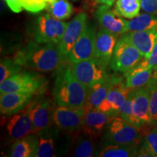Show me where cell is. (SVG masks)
Listing matches in <instances>:
<instances>
[{"label":"cell","mask_w":157,"mask_h":157,"mask_svg":"<svg viewBox=\"0 0 157 157\" xmlns=\"http://www.w3.org/2000/svg\"><path fill=\"white\" fill-rule=\"evenodd\" d=\"M14 58L20 65L39 72L52 71L60 67L63 57L58 44L29 42L23 50L15 54Z\"/></svg>","instance_id":"1"},{"label":"cell","mask_w":157,"mask_h":157,"mask_svg":"<svg viewBox=\"0 0 157 157\" xmlns=\"http://www.w3.org/2000/svg\"><path fill=\"white\" fill-rule=\"evenodd\" d=\"M53 95L58 105L81 109L85 105L87 89L75 78L70 66L59 71L55 82Z\"/></svg>","instance_id":"2"},{"label":"cell","mask_w":157,"mask_h":157,"mask_svg":"<svg viewBox=\"0 0 157 157\" xmlns=\"http://www.w3.org/2000/svg\"><path fill=\"white\" fill-rule=\"evenodd\" d=\"M62 130L52 124L36 133L37 150L36 157H56L68 153L71 144L68 135L62 136Z\"/></svg>","instance_id":"3"},{"label":"cell","mask_w":157,"mask_h":157,"mask_svg":"<svg viewBox=\"0 0 157 157\" xmlns=\"http://www.w3.org/2000/svg\"><path fill=\"white\" fill-rule=\"evenodd\" d=\"M143 59L140 51L122 34L118 39L110 65L116 72L125 74L136 67Z\"/></svg>","instance_id":"4"},{"label":"cell","mask_w":157,"mask_h":157,"mask_svg":"<svg viewBox=\"0 0 157 157\" xmlns=\"http://www.w3.org/2000/svg\"><path fill=\"white\" fill-rule=\"evenodd\" d=\"M142 134L140 128L119 117H112L104 132V139L109 144L138 145Z\"/></svg>","instance_id":"5"},{"label":"cell","mask_w":157,"mask_h":157,"mask_svg":"<svg viewBox=\"0 0 157 157\" xmlns=\"http://www.w3.org/2000/svg\"><path fill=\"white\" fill-rule=\"evenodd\" d=\"M107 67L108 64L95 58L71 63V66L74 76L87 90L107 79Z\"/></svg>","instance_id":"6"},{"label":"cell","mask_w":157,"mask_h":157,"mask_svg":"<svg viewBox=\"0 0 157 157\" xmlns=\"http://www.w3.org/2000/svg\"><path fill=\"white\" fill-rule=\"evenodd\" d=\"M44 78L31 72H21L13 75L0 84V93H37L44 88Z\"/></svg>","instance_id":"7"},{"label":"cell","mask_w":157,"mask_h":157,"mask_svg":"<svg viewBox=\"0 0 157 157\" xmlns=\"http://www.w3.org/2000/svg\"><path fill=\"white\" fill-rule=\"evenodd\" d=\"M68 23L55 18L50 13L41 15L35 25V41L39 43L59 44Z\"/></svg>","instance_id":"8"},{"label":"cell","mask_w":157,"mask_h":157,"mask_svg":"<svg viewBox=\"0 0 157 157\" xmlns=\"http://www.w3.org/2000/svg\"><path fill=\"white\" fill-rule=\"evenodd\" d=\"M84 108H71L58 105L52 113L53 124L63 132L74 134L82 130Z\"/></svg>","instance_id":"9"},{"label":"cell","mask_w":157,"mask_h":157,"mask_svg":"<svg viewBox=\"0 0 157 157\" xmlns=\"http://www.w3.org/2000/svg\"><path fill=\"white\" fill-rule=\"evenodd\" d=\"M96 32L94 27L87 24L73 48L68 53L66 60L71 63H76L90 60L95 57Z\"/></svg>","instance_id":"10"},{"label":"cell","mask_w":157,"mask_h":157,"mask_svg":"<svg viewBox=\"0 0 157 157\" xmlns=\"http://www.w3.org/2000/svg\"><path fill=\"white\" fill-rule=\"evenodd\" d=\"M87 25V15L84 13L78 14L67 24L61 40L58 44L59 50L64 60H66L68 53L81 36Z\"/></svg>","instance_id":"11"},{"label":"cell","mask_w":157,"mask_h":157,"mask_svg":"<svg viewBox=\"0 0 157 157\" xmlns=\"http://www.w3.org/2000/svg\"><path fill=\"white\" fill-rule=\"evenodd\" d=\"M54 110L52 101L49 98H42L31 102L33 133L36 134L53 124L52 113Z\"/></svg>","instance_id":"12"},{"label":"cell","mask_w":157,"mask_h":157,"mask_svg":"<svg viewBox=\"0 0 157 157\" xmlns=\"http://www.w3.org/2000/svg\"><path fill=\"white\" fill-rule=\"evenodd\" d=\"M131 90L116 78L106 98L97 109L112 117H119L121 107L126 101Z\"/></svg>","instance_id":"13"},{"label":"cell","mask_w":157,"mask_h":157,"mask_svg":"<svg viewBox=\"0 0 157 157\" xmlns=\"http://www.w3.org/2000/svg\"><path fill=\"white\" fill-rule=\"evenodd\" d=\"M6 127L10 137L15 140L33 133L31 103L22 111L12 116Z\"/></svg>","instance_id":"14"},{"label":"cell","mask_w":157,"mask_h":157,"mask_svg":"<svg viewBox=\"0 0 157 157\" xmlns=\"http://www.w3.org/2000/svg\"><path fill=\"white\" fill-rule=\"evenodd\" d=\"M95 17L103 29H107L114 34L121 36L127 30V21L116 14L111 6L102 5L95 11Z\"/></svg>","instance_id":"15"},{"label":"cell","mask_w":157,"mask_h":157,"mask_svg":"<svg viewBox=\"0 0 157 157\" xmlns=\"http://www.w3.org/2000/svg\"><path fill=\"white\" fill-rule=\"evenodd\" d=\"M119 35L107 29H100L96 34L94 58L100 59L109 65L112 58Z\"/></svg>","instance_id":"16"},{"label":"cell","mask_w":157,"mask_h":157,"mask_svg":"<svg viewBox=\"0 0 157 157\" xmlns=\"http://www.w3.org/2000/svg\"><path fill=\"white\" fill-rule=\"evenodd\" d=\"M34 95V93H7L1 94V113L5 116H13L20 112L31 103Z\"/></svg>","instance_id":"17"},{"label":"cell","mask_w":157,"mask_h":157,"mask_svg":"<svg viewBox=\"0 0 157 157\" xmlns=\"http://www.w3.org/2000/svg\"><path fill=\"white\" fill-rule=\"evenodd\" d=\"M112 117L98 109L85 111L82 131L97 139L105 129Z\"/></svg>","instance_id":"18"},{"label":"cell","mask_w":157,"mask_h":157,"mask_svg":"<svg viewBox=\"0 0 157 157\" xmlns=\"http://www.w3.org/2000/svg\"><path fill=\"white\" fill-rule=\"evenodd\" d=\"M141 54L147 58L150 56L157 40V29L140 31H129L124 34Z\"/></svg>","instance_id":"19"},{"label":"cell","mask_w":157,"mask_h":157,"mask_svg":"<svg viewBox=\"0 0 157 157\" xmlns=\"http://www.w3.org/2000/svg\"><path fill=\"white\" fill-rule=\"evenodd\" d=\"M151 88L149 84L144 87L133 89V109L137 118L144 121L145 124H151L150 106Z\"/></svg>","instance_id":"20"},{"label":"cell","mask_w":157,"mask_h":157,"mask_svg":"<svg viewBox=\"0 0 157 157\" xmlns=\"http://www.w3.org/2000/svg\"><path fill=\"white\" fill-rule=\"evenodd\" d=\"M116 78H109L105 81L95 84L93 87L87 90V96L85 105L84 106V111L97 109L106 98L108 94L114 84Z\"/></svg>","instance_id":"21"},{"label":"cell","mask_w":157,"mask_h":157,"mask_svg":"<svg viewBox=\"0 0 157 157\" xmlns=\"http://www.w3.org/2000/svg\"><path fill=\"white\" fill-rule=\"evenodd\" d=\"M96 138L81 130L72 144V155L76 157H92L96 156Z\"/></svg>","instance_id":"22"},{"label":"cell","mask_w":157,"mask_h":157,"mask_svg":"<svg viewBox=\"0 0 157 157\" xmlns=\"http://www.w3.org/2000/svg\"><path fill=\"white\" fill-rule=\"evenodd\" d=\"M37 137L31 133L17 139L12 146L10 156L13 157H36Z\"/></svg>","instance_id":"23"},{"label":"cell","mask_w":157,"mask_h":157,"mask_svg":"<svg viewBox=\"0 0 157 157\" xmlns=\"http://www.w3.org/2000/svg\"><path fill=\"white\" fill-rule=\"evenodd\" d=\"M153 71V68H140L136 66L124 74L125 85L129 89L144 87L151 79Z\"/></svg>","instance_id":"24"},{"label":"cell","mask_w":157,"mask_h":157,"mask_svg":"<svg viewBox=\"0 0 157 157\" xmlns=\"http://www.w3.org/2000/svg\"><path fill=\"white\" fill-rule=\"evenodd\" d=\"M137 145L109 144L96 155L99 157H132L137 156Z\"/></svg>","instance_id":"25"},{"label":"cell","mask_w":157,"mask_h":157,"mask_svg":"<svg viewBox=\"0 0 157 157\" xmlns=\"http://www.w3.org/2000/svg\"><path fill=\"white\" fill-rule=\"evenodd\" d=\"M157 29L156 15L150 13L139 14L134 18L127 21V30L129 31H140Z\"/></svg>","instance_id":"26"},{"label":"cell","mask_w":157,"mask_h":157,"mask_svg":"<svg viewBox=\"0 0 157 157\" xmlns=\"http://www.w3.org/2000/svg\"><path fill=\"white\" fill-rule=\"evenodd\" d=\"M140 9L141 0H117L113 11L119 16L132 19L139 15Z\"/></svg>","instance_id":"27"},{"label":"cell","mask_w":157,"mask_h":157,"mask_svg":"<svg viewBox=\"0 0 157 157\" xmlns=\"http://www.w3.org/2000/svg\"><path fill=\"white\" fill-rule=\"evenodd\" d=\"M46 10L52 17L60 21L69 18L74 11L73 6L68 0H52Z\"/></svg>","instance_id":"28"},{"label":"cell","mask_w":157,"mask_h":157,"mask_svg":"<svg viewBox=\"0 0 157 157\" xmlns=\"http://www.w3.org/2000/svg\"><path fill=\"white\" fill-rule=\"evenodd\" d=\"M119 117L122 118L127 122L134 125L137 128L141 129L146 124L144 121L140 120L135 114L134 109H133V89L131 90L126 101L121 107L120 112L119 113Z\"/></svg>","instance_id":"29"},{"label":"cell","mask_w":157,"mask_h":157,"mask_svg":"<svg viewBox=\"0 0 157 157\" xmlns=\"http://www.w3.org/2000/svg\"><path fill=\"white\" fill-rule=\"evenodd\" d=\"M22 67L14 58L2 59L0 63V82H2L19 73Z\"/></svg>","instance_id":"30"},{"label":"cell","mask_w":157,"mask_h":157,"mask_svg":"<svg viewBox=\"0 0 157 157\" xmlns=\"http://www.w3.org/2000/svg\"><path fill=\"white\" fill-rule=\"evenodd\" d=\"M149 85L151 88L150 95V111L151 124H157V82L151 79L149 82Z\"/></svg>","instance_id":"31"},{"label":"cell","mask_w":157,"mask_h":157,"mask_svg":"<svg viewBox=\"0 0 157 157\" xmlns=\"http://www.w3.org/2000/svg\"><path fill=\"white\" fill-rule=\"evenodd\" d=\"M52 0H20L23 8L33 13H36L46 9Z\"/></svg>","instance_id":"32"},{"label":"cell","mask_w":157,"mask_h":157,"mask_svg":"<svg viewBox=\"0 0 157 157\" xmlns=\"http://www.w3.org/2000/svg\"><path fill=\"white\" fill-rule=\"evenodd\" d=\"M157 66V40L155 42L154 48L150 56L147 58H144L142 62L137 66L140 68H153L154 69Z\"/></svg>","instance_id":"33"},{"label":"cell","mask_w":157,"mask_h":157,"mask_svg":"<svg viewBox=\"0 0 157 157\" xmlns=\"http://www.w3.org/2000/svg\"><path fill=\"white\" fill-rule=\"evenodd\" d=\"M144 142L151 151L154 157H157V126L149 131L145 137Z\"/></svg>","instance_id":"34"},{"label":"cell","mask_w":157,"mask_h":157,"mask_svg":"<svg viewBox=\"0 0 157 157\" xmlns=\"http://www.w3.org/2000/svg\"><path fill=\"white\" fill-rule=\"evenodd\" d=\"M141 9L145 13L157 15V0H141Z\"/></svg>","instance_id":"35"},{"label":"cell","mask_w":157,"mask_h":157,"mask_svg":"<svg viewBox=\"0 0 157 157\" xmlns=\"http://www.w3.org/2000/svg\"><path fill=\"white\" fill-rule=\"evenodd\" d=\"M5 1L11 10L14 13H21L23 9L21 2H20V0H5Z\"/></svg>","instance_id":"36"},{"label":"cell","mask_w":157,"mask_h":157,"mask_svg":"<svg viewBox=\"0 0 157 157\" xmlns=\"http://www.w3.org/2000/svg\"><path fill=\"white\" fill-rule=\"evenodd\" d=\"M137 156L139 157H154V154L148 148V146L146 144V143L143 142V144L141 146L140 148L137 150Z\"/></svg>","instance_id":"37"},{"label":"cell","mask_w":157,"mask_h":157,"mask_svg":"<svg viewBox=\"0 0 157 157\" xmlns=\"http://www.w3.org/2000/svg\"><path fill=\"white\" fill-rule=\"evenodd\" d=\"M96 2L103 4V5H107L109 6H113V4L116 2L117 0H94Z\"/></svg>","instance_id":"38"},{"label":"cell","mask_w":157,"mask_h":157,"mask_svg":"<svg viewBox=\"0 0 157 157\" xmlns=\"http://www.w3.org/2000/svg\"><path fill=\"white\" fill-rule=\"evenodd\" d=\"M151 79L154 80V81L157 82V66H156V67L154 68V71H153Z\"/></svg>","instance_id":"39"},{"label":"cell","mask_w":157,"mask_h":157,"mask_svg":"<svg viewBox=\"0 0 157 157\" xmlns=\"http://www.w3.org/2000/svg\"><path fill=\"white\" fill-rule=\"evenodd\" d=\"M72 1H74V2H75V1H78V0H72Z\"/></svg>","instance_id":"40"}]
</instances>
